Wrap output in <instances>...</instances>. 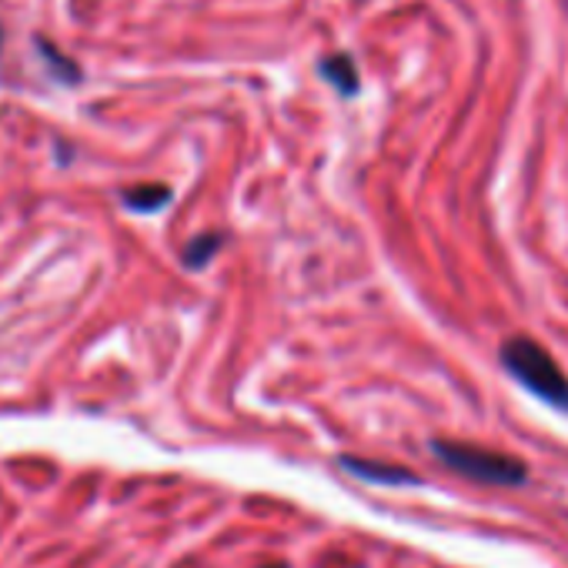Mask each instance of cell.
I'll return each mask as SVG.
<instances>
[{
  "mask_svg": "<svg viewBox=\"0 0 568 568\" xmlns=\"http://www.w3.org/2000/svg\"><path fill=\"white\" fill-rule=\"evenodd\" d=\"M501 365L535 398L548 402L551 408H565L568 412V375L558 368V362L538 342H531V338H508L501 345Z\"/></svg>",
  "mask_w": 568,
  "mask_h": 568,
  "instance_id": "1",
  "label": "cell"
},
{
  "mask_svg": "<svg viewBox=\"0 0 568 568\" xmlns=\"http://www.w3.org/2000/svg\"><path fill=\"white\" fill-rule=\"evenodd\" d=\"M432 452L442 465H448L452 471L471 478V481H481V485H521L525 481V465L515 458V455H501V452H491V448H481V445H468V442H445V438H435L432 442Z\"/></svg>",
  "mask_w": 568,
  "mask_h": 568,
  "instance_id": "2",
  "label": "cell"
},
{
  "mask_svg": "<svg viewBox=\"0 0 568 568\" xmlns=\"http://www.w3.org/2000/svg\"><path fill=\"white\" fill-rule=\"evenodd\" d=\"M34 41V54L41 58V64H44V74L51 78V81H58V84H64V88H78L81 81H84V71H81V64L71 58V54H64L51 38H44V34H34L31 38Z\"/></svg>",
  "mask_w": 568,
  "mask_h": 568,
  "instance_id": "3",
  "label": "cell"
},
{
  "mask_svg": "<svg viewBox=\"0 0 568 568\" xmlns=\"http://www.w3.org/2000/svg\"><path fill=\"white\" fill-rule=\"evenodd\" d=\"M318 71L342 98H355L362 91V74H358V64L348 51H335V54L322 58Z\"/></svg>",
  "mask_w": 568,
  "mask_h": 568,
  "instance_id": "4",
  "label": "cell"
},
{
  "mask_svg": "<svg viewBox=\"0 0 568 568\" xmlns=\"http://www.w3.org/2000/svg\"><path fill=\"white\" fill-rule=\"evenodd\" d=\"M342 465L352 475L365 478V481H378V485H405V481H412V485H418V475L408 471V468H398V465H378V462H365V458H342Z\"/></svg>",
  "mask_w": 568,
  "mask_h": 568,
  "instance_id": "5",
  "label": "cell"
},
{
  "mask_svg": "<svg viewBox=\"0 0 568 568\" xmlns=\"http://www.w3.org/2000/svg\"><path fill=\"white\" fill-rule=\"evenodd\" d=\"M121 201H124V207H131L138 214H154L171 204V187L168 184H138V187L121 191Z\"/></svg>",
  "mask_w": 568,
  "mask_h": 568,
  "instance_id": "6",
  "label": "cell"
},
{
  "mask_svg": "<svg viewBox=\"0 0 568 568\" xmlns=\"http://www.w3.org/2000/svg\"><path fill=\"white\" fill-rule=\"evenodd\" d=\"M221 234H197L194 241H187V247H184V264H191V267H204L214 254H217V247H221Z\"/></svg>",
  "mask_w": 568,
  "mask_h": 568,
  "instance_id": "7",
  "label": "cell"
},
{
  "mask_svg": "<svg viewBox=\"0 0 568 568\" xmlns=\"http://www.w3.org/2000/svg\"><path fill=\"white\" fill-rule=\"evenodd\" d=\"M0 51H4V28H0Z\"/></svg>",
  "mask_w": 568,
  "mask_h": 568,
  "instance_id": "8",
  "label": "cell"
}]
</instances>
